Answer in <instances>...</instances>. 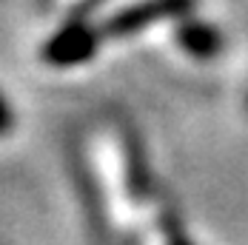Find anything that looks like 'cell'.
Returning a JSON list of instances; mask_svg holds the SVG:
<instances>
[{"instance_id": "obj_2", "label": "cell", "mask_w": 248, "mask_h": 245, "mask_svg": "<svg viewBox=\"0 0 248 245\" xmlns=\"http://www.w3.org/2000/svg\"><path fill=\"white\" fill-rule=\"evenodd\" d=\"M197 6V0H140L120 9L103 23V37H131L143 31L146 26L171 17H188V12Z\"/></svg>"}, {"instance_id": "obj_5", "label": "cell", "mask_w": 248, "mask_h": 245, "mask_svg": "<svg viewBox=\"0 0 248 245\" xmlns=\"http://www.w3.org/2000/svg\"><path fill=\"white\" fill-rule=\"evenodd\" d=\"M157 225H160V237H163V245H194L191 240H188L186 228H183V220H180V214L174 211L169 202H163V205H160Z\"/></svg>"}, {"instance_id": "obj_6", "label": "cell", "mask_w": 248, "mask_h": 245, "mask_svg": "<svg viewBox=\"0 0 248 245\" xmlns=\"http://www.w3.org/2000/svg\"><path fill=\"white\" fill-rule=\"evenodd\" d=\"M12 128H15V111H12L9 100L0 94V137L12 134Z\"/></svg>"}, {"instance_id": "obj_3", "label": "cell", "mask_w": 248, "mask_h": 245, "mask_svg": "<svg viewBox=\"0 0 248 245\" xmlns=\"http://www.w3.org/2000/svg\"><path fill=\"white\" fill-rule=\"evenodd\" d=\"M123 163H125V194L131 202L143 205L154 199V177L149 168V157H146V148L140 143V137L123 128Z\"/></svg>"}, {"instance_id": "obj_4", "label": "cell", "mask_w": 248, "mask_h": 245, "mask_svg": "<svg viewBox=\"0 0 248 245\" xmlns=\"http://www.w3.org/2000/svg\"><path fill=\"white\" fill-rule=\"evenodd\" d=\"M174 37H177L180 49L186 54H191V57H197V60H214L225 46L223 31L214 23H205V20H197V17L180 20L177 29H174Z\"/></svg>"}, {"instance_id": "obj_1", "label": "cell", "mask_w": 248, "mask_h": 245, "mask_svg": "<svg viewBox=\"0 0 248 245\" xmlns=\"http://www.w3.org/2000/svg\"><path fill=\"white\" fill-rule=\"evenodd\" d=\"M100 40H103V29L89 26L86 17H69V23L43 43L40 57L54 69H72L80 63H89L97 54Z\"/></svg>"}]
</instances>
